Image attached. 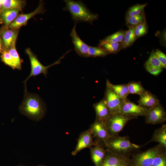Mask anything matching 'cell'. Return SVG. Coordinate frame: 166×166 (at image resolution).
Returning <instances> with one entry per match:
<instances>
[{"mask_svg":"<svg viewBox=\"0 0 166 166\" xmlns=\"http://www.w3.org/2000/svg\"><path fill=\"white\" fill-rule=\"evenodd\" d=\"M19 112L30 120L39 121L46 113L45 105L36 94L28 92L25 89L23 101L19 107Z\"/></svg>","mask_w":166,"mask_h":166,"instance_id":"6da1fadb","label":"cell"},{"mask_svg":"<svg viewBox=\"0 0 166 166\" xmlns=\"http://www.w3.org/2000/svg\"><path fill=\"white\" fill-rule=\"evenodd\" d=\"M148 26L146 22H142L136 26L135 34L137 38L145 35L147 33Z\"/></svg>","mask_w":166,"mask_h":166,"instance_id":"836d02e7","label":"cell"},{"mask_svg":"<svg viewBox=\"0 0 166 166\" xmlns=\"http://www.w3.org/2000/svg\"><path fill=\"white\" fill-rule=\"evenodd\" d=\"M137 117L127 116L121 113L110 115L106 124L109 133L111 136L118 135L128 122Z\"/></svg>","mask_w":166,"mask_h":166,"instance_id":"8992f818","label":"cell"},{"mask_svg":"<svg viewBox=\"0 0 166 166\" xmlns=\"http://www.w3.org/2000/svg\"><path fill=\"white\" fill-rule=\"evenodd\" d=\"M147 4H136L130 7L126 12L125 19L144 13V9Z\"/></svg>","mask_w":166,"mask_h":166,"instance_id":"484cf974","label":"cell"},{"mask_svg":"<svg viewBox=\"0 0 166 166\" xmlns=\"http://www.w3.org/2000/svg\"><path fill=\"white\" fill-rule=\"evenodd\" d=\"M2 10L12 9L22 10L26 4V1L21 0H0Z\"/></svg>","mask_w":166,"mask_h":166,"instance_id":"603a6c76","label":"cell"},{"mask_svg":"<svg viewBox=\"0 0 166 166\" xmlns=\"http://www.w3.org/2000/svg\"><path fill=\"white\" fill-rule=\"evenodd\" d=\"M106 83L111 87L122 100H124L127 98L129 94L127 84L114 85L111 83L109 80H107Z\"/></svg>","mask_w":166,"mask_h":166,"instance_id":"7402d4cb","label":"cell"},{"mask_svg":"<svg viewBox=\"0 0 166 166\" xmlns=\"http://www.w3.org/2000/svg\"><path fill=\"white\" fill-rule=\"evenodd\" d=\"M108 151L117 155L130 158L138 151L140 146L132 143L128 136H111L105 143Z\"/></svg>","mask_w":166,"mask_h":166,"instance_id":"7a4b0ae2","label":"cell"},{"mask_svg":"<svg viewBox=\"0 0 166 166\" xmlns=\"http://www.w3.org/2000/svg\"><path fill=\"white\" fill-rule=\"evenodd\" d=\"M71 50L67 51L63 56L56 61L50 65L45 66L42 65L39 61L36 55L32 52L31 49L28 48L25 49V53L29 57L31 67V71L30 74L26 79L23 81L25 85V89H26V83L28 80L31 77L34 76V77L40 74H43L46 77L48 72V69L55 65L61 63V60L63 58L65 55Z\"/></svg>","mask_w":166,"mask_h":166,"instance_id":"5b68a950","label":"cell"},{"mask_svg":"<svg viewBox=\"0 0 166 166\" xmlns=\"http://www.w3.org/2000/svg\"><path fill=\"white\" fill-rule=\"evenodd\" d=\"M148 109L137 105L126 98L123 101L120 113L129 116L145 117Z\"/></svg>","mask_w":166,"mask_h":166,"instance_id":"30bf717a","label":"cell"},{"mask_svg":"<svg viewBox=\"0 0 166 166\" xmlns=\"http://www.w3.org/2000/svg\"><path fill=\"white\" fill-rule=\"evenodd\" d=\"M165 151L158 144L146 151L136 152L130 158L129 166H150L155 158Z\"/></svg>","mask_w":166,"mask_h":166,"instance_id":"277c9868","label":"cell"},{"mask_svg":"<svg viewBox=\"0 0 166 166\" xmlns=\"http://www.w3.org/2000/svg\"><path fill=\"white\" fill-rule=\"evenodd\" d=\"M1 60L6 65L11 67L13 69H16L15 65L9 52L4 50L1 56Z\"/></svg>","mask_w":166,"mask_h":166,"instance_id":"d6a6232c","label":"cell"},{"mask_svg":"<svg viewBox=\"0 0 166 166\" xmlns=\"http://www.w3.org/2000/svg\"><path fill=\"white\" fill-rule=\"evenodd\" d=\"M36 166H47L44 164H38Z\"/></svg>","mask_w":166,"mask_h":166,"instance_id":"b9f144b4","label":"cell"},{"mask_svg":"<svg viewBox=\"0 0 166 166\" xmlns=\"http://www.w3.org/2000/svg\"><path fill=\"white\" fill-rule=\"evenodd\" d=\"M126 30H120L109 35L100 41L99 44L109 42L116 43L122 42Z\"/></svg>","mask_w":166,"mask_h":166,"instance_id":"cb8c5ba5","label":"cell"},{"mask_svg":"<svg viewBox=\"0 0 166 166\" xmlns=\"http://www.w3.org/2000/svg\"><path fill=\"white\" fill-rule=\"evenodd\" d=\"M155 53L160 62L162 68H166V55L161 50L158 49H156Z\"/></svg>","mask_w":166,"mask_h":166,"instance_id":"e575fe53","label":"cell"},{"mask_svg":"<svg viewBox=\"0 0 166 166\" xmlns=\"http://www.w3.org/2000/svg\"><path fill=\"white\" fill-rule=\"evenodd\" d=\"M156 142L166 150V125L163 124L156 129L151 140L145 144L152 142Z\"/></svg>","mask_w":166,"mask_h":166,"instance_id":"ffe728a7","label":"cell"},{"mask_svg":"<svg viewBox=\"0 0 166 166\" xmlns=\"http://www.w3.org/2000/svg\"><path fill=\"white\" fill-rule=\"evenodd\" d=\"M111 166H127L125 165H112Z\"/></svg>","mask_w":166,"mask_h":166,"instance_id":"ab89813d","label":"cell"},{"mask_svg":"<svg viewBox=\"0 0 166 166\" xmlns=\"http://www.w3.org/2000/svg\"><path fill=\"white\" fill-rule=\"evenodd\" d=\"M145 117L147 124H155L163 123L166 121V113L160 103L148 109Z\"/></svg>","mask_w":166,"mask_h":166,"instance_id":"9c48e42d","label":"cell"},{"mask_svg":"<svg viewBox=\"0 0 166 166\" xmlns=\"http://www.w3.org/2000/svg\"><path fill=\"white\" fill-rule=\"evenodd\" d=\"M138 102V105L140 106L147 109L160 103L159 100L155 95L146 90L140 95Z\"/></svg>","mask_w":166,"mask_h":166,"instance_id":"ac0fdd59","label":"cell"},{"mask_svg":"<svg viewBox=\"0 0 166 166\" xmlns=\"http://www.w3.org/2000/svg\"><path fill=\"white\" fill-rule=\"evenodd\" d=\"M96 114V120L106 123L110 116L109 110L105 101L103 98L93 105Z\"/></svg>","mask_w":166,"mask_h":166,"instance_id":"e0dca14e","label":"cell"},{"mask_svg":"<svg viewBox=\"0 0 166 166\" xmlns=\"http://www.w3.org/2000/svg\"><path fill=\"white\" fill-rule=\"evenodd\" d=\"M127 85L129 94H137L140 96L146 91L140 82L132 81Z\"/></svg>","mask_w":166,"mask_h":166,"instance_id":"4316f807","label":"cell"},{"mask_svg":"<svg viewBox=\"0 0 166 166\" xmlns=\"http://www.w3.org/2000/svg\"><path fill=\"white\" fill-rule=\"evenodd\" d=\"M98 46L102 48L109 53L116 54L122 49V42L116 43H105L99 44Z\"/></svg>","mask_w":166,"mask_h":166,"instance_id":"d4e9b609","label":"cell"},{"mask_svg":"<svg viewBox=\"0 0 166 166\" xmlns=\"http://www.w3.org/2000/svg\"><path fill=\"white\" fill-rule=\"evenodd\" d=\"M128 27V29L126 30L122 42V49H126L132 45L137 39L135 34L136 26Z\"/></svg>","mask_w":166,"mask_h":166,"instance_id":"44dd1931","label":"cell"},{"mask_svg":"<svg viewBox=\"0 0 166 166\" xmlns=\"http://www.w3.org/2000/svg\"><path fill=\"white\" fill-rule=\"evenodd\" d=\"M91 159L95 166H101L107 150L103 146L97 144L90 148Z\"/></svg>","mask_w":166,"mask_h":166,"instance_id":"2e32d148","label":"cell"},{"mask_svg":"<svg viewBox=\"0 0 166 166\" xmlns=\"http://www.w3.org/2000/svg\"><path fill=\"white\" fill-rule=\"evenodd\" d=\"M4 50V49L3 48V47L2 46L0 45V53H2Z\"/></svg>","mask_w":166,"mask_h":166,"instance_id":"8d00e7d4","label":"cell"},{"mask_svg":"<svg viewBox=\"0 0 166 166\" xmlns=\"http://www.w3.org/2000/svg\"><path fill=\"white\" fill-rule=\"evenodd\" d=\"M0 45L2 46L3 47V44L0 35Z\"/></svg>","mask_w":166,"mask_h":166,"instance_id":"f35d334b","label":"cell"},{"mask_svg":"<svg viewBox=\"0 0 166 166\" xmlns=\"http://www.w3.org/2000/svg\"><path fill=\"white\" fill-rule=\"evenodd\" d=\"M144 65L151 66L162 68L153 50L151 52L148 59L145 62Z\"/></svg>","mask_w":166,"mask_h":166,"instance_id":"4dcf8cb0","label":"cell"},{"mask_svg":"<svg viewBox=\"0 0 166 166\" xmlns=\"http://www.w3.org/2000/svg\"><path fill=\"white\" fill-rule=\"evenodd\" d=\"M104 99L109 109L110 115L120 113L123 100L121 99L111 87L106 83Z\"/></svg>","mask_w":166,"mask_h":166,"instance_id":"ba28073f","label":"cell"},{"mask_svg":"<svg viewBox=\"0 0 166 166\" xmlns=\"http://www.w3.org/2000/svg\"><path fill=\"white\" fill-rule=\"evenodd\" d=\"M130 158L114 154L107 150L101 166L125 165L129 166Z\"/></svg>","mask_w":166,"mask_h":166,"instance_id":"9a60e30c","label":"cell"},{"mask_svg":"<svg viewBox=\"0 0 166 166\" xmlns=\"http://www.w3.org/2000/svg\"><path fill=\"white\" fill-rule=\"evenodd\" d=\"M45 11L43 2L40 1L37 8L33 11L28 14H19L14 20L10 24L9 29H18L22 26L26 25L28 20L35 15L43 13Z\"/></svg>","mask_w":166,"mask_h":166,"instance_id":"8fae6325","label":"cell"},{"mask_svg":"<svg viewBox=\"0 0 166 166\" xmlns=\"http://www.w3.org/2000/svg\"><path fill=\"white\" fill-rule=\"evenodd\" d=\"M109 53L102 48L98 47L89 46L88 53L89 57H104Z\"/></svg>","mask_w":166,"mask_h":166,"instance_id":"f546056e","label":"cell"},{"mask_svg":"<svg viewBox=\"0 0 166 166\" xmlns=\"http://www.w3.org/2000/svg\"><path fill=\"white\" fill-rule=\"evenodd\" d=\"M19 30L6 28L2 26L0 29V35L4 50H8L13 44L16 43Z\"/></svg>","mask_w":166,"mask_h":166,"instance_id":"4fadbf2b","label":"cell"},{"mask_svg":"<svg viewBox=\"0 0 166 166\" xmlns=\"http://www.w3.org/2000/svg\"><path fill=\"white\" fill-rule=\"evenodd\" d=\"M97 144L93 140L89 128L81 132L80 134L74 150L72 152V155H76L84 148L96 145Z\"/></svg>","mask_w":166,"mask_h":166,"instance_id":"7c38bea8","label":"cell"},{"mask_svg":"<svg viewBox=\"0 0 166 166\" xmlns=\"http://www.w3.org/2000/svg\"><path fill=\"white\" fill-rule=\"evenodd\" d=\"M2 4L0 0V13L2 11Z\"/></svg>","mask_w":166,"mask_h":166,"instance_id":"74e56055","label":"cell"},{"mask_svg":"<svg viewBox=\"0 0 166 166\" xmlns=\"http://www.w3.org/2000/svg\"><path fill=\"white\" fill-rule=\"evenodd\" d=\"M125 19L128 27H135L142 22H146L144 13L128 18Z\"/></svg>","mask_w":166,"mask_h":166,"instance_id":"83f0119b","label":"cell"},{"mask_svg":"<svg viewBox=\"0 0 166 166\" xmlns=\"http://www.w3.org/2000/svg\"><path fill=\"white\" fill-rule=\"evenodd\" d=\"M150 166H166V151L156 156Z\"/></svg>","mask_w":166,"mask_h":166,"instance_id":"1f68e13d","label":"cell"},{"mask_svg":"<svg viewBox=\"0 0 166 166\" xmlns=\"http://www.w3.org/2000/svg\"><path fill=\"white\" fill-rule=\"evenodd\" d=\"M145 68L147 71L156 76L158 75L163 71V68L154 66H146Z\"/></svg>","mask_w":166,"mask_h":166,"instance_id":"d590c367","label":"cell"},{"mask_svg":"<svg viewBox=\"0 0 166 166\" xmlns=\"http://www.w3.org/2000/svg\"><path fill=\"white\" fill-rule=\"evenodd\" d=\"M94 141L97 144L104 147L105 143L111 136L110 135L106 123L95 120L89 128Z\"/></svg>","mask_w":166,"mask_h":166,"instance_id":"52a82bcc","label":"cell"},{"mask_svg":"<svg viewBox=\"0 0 166 166\" xmlns=\"http://www.w3.org/2000/svg\"><path fill=\"white\" fill-rule=\"evenodd\" d=\"M66 6L64 10L69 11L76 23L80 22L92 23L97 19L98 15L92 13L81 1L72 0H64Z\"/></svg>","mask_w":166,"mask_h":166,"instance_id":"3957f363","label":"cell"},{"mask_svg":"<svg viewBox=\"0 0 166 166\" xmlns=\"http://www.w3.org/2000/svg\"><path fill=\"white\" fill-rule=\"evenodd\" d=\"M76 24H75L70 33L73 44L77 53L80 56L88 57L89 46L79 37L76 30Z\"/></svg>","mask_w":166,"mask_h":166,"instance_id":"5bb4252c","label":"cell"},{"mask_svg":"<svg viewBox=\"0 0 166 166\" xmlns=\"http://www.w3.org/2000/svg\"><path fill=\"white\" fill-rule=\"evenodd\" d=\"M16 43L13 44L7 51L11 56L15 65L16 69L21 70L22 61L20 58L16 49Z\"/></svg>","mask_w":166,"mask_h":166,"instance_id":"f1b7e54d","label":"cell"},{"mask_svg":"<svg viewBox=\"0 0 166 166\" xmlns=\"http://www.w3.org/2000/svg\"><path fill=\"white\" fill-rule=\"evenodd\" d=\"M16 166H27L25 165L22 164H19L17 165Z\"/></svg>","mask_w":166,"mask_h":166,"instance_id":"60d3db41","label":"cell"},{"mask_svg":"<svg viewBox=\"0 0 166 166\" xmlns=\"http://www.w3.org/2000/svg\"><path fill=\"white\" fill-rule=\"evenodd\" d=\"M22 10L18 9L2 10L0 13V22L3 24L2 27L8 28L10 24L17 17Z\"/></svg>","mask_w":166,"mask_h":166,"instance_id":"d6986e66","label":"cell"}]
</instances>
